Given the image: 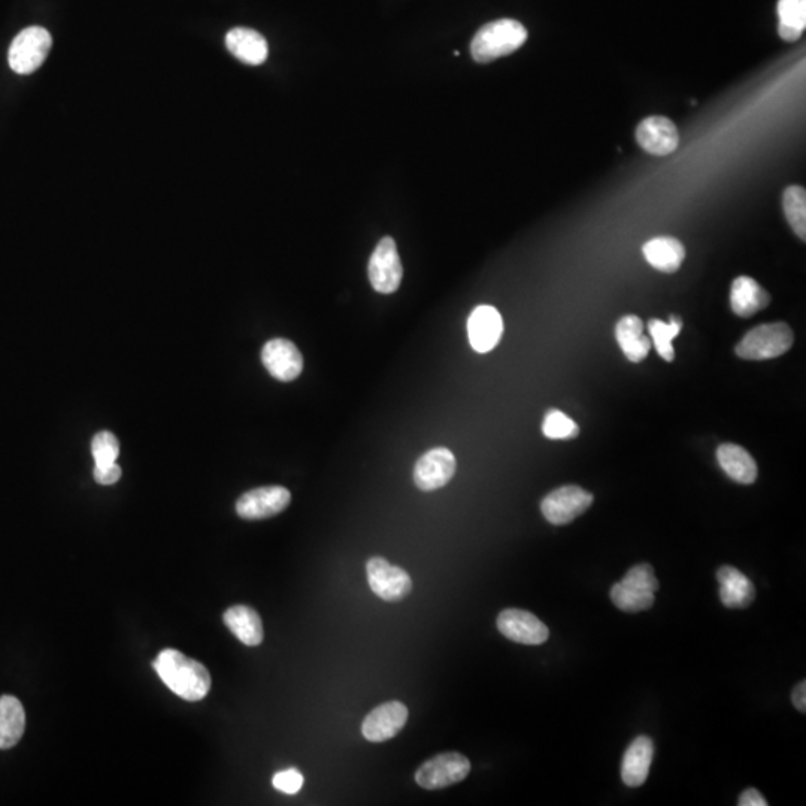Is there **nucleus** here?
I'll use <instances>...</instances> for the list:
<instances>
[{
    "mask_svg": "<svg viewBox=\"0 0 806 806\" xmlns=\"http://www.w3.org/2000/svg\"><path fill=\"white\" fill-rule=\"evenodd\" d=\"M160 680L184 701L199 702L211 690V675L198 660L180 651L163 650L153 663Z\"/></svg>",
    "mask_w": 806,
    "mask_h": 806,
    "instance_id": "1",
    "label": "nucleus"
},
{
    "mask_svg": "<svg viewBox=\"0 0 806 806\" xmlns=\"http://www.w3.org/2000/svg\"><path fill=\"white\" fill-rule=\"evenodd\" d=\"M527 41V30L511 18L492 21L478 30L472 39L471 54L475 62L490 63L517 51Z\"/></svg>",
    "mask_w": 806,
    "mask_h": 806,
    "instance_id": "2",
    "label": "nucleus"
},
{
    "mask_svg": "<svg viewBox=\"0 0 806 806\" xmlns=\"http://www.w3.org/2000/svg\"><path fill=\"white\" fill-rule=\"evenodd\" d=\"M795 335L789 324H762L750 330L736 345V354L744 360H769L783 356L792 348Z\"/></svg>",
    "mask_w": 806,
    "mask_h": 806,
    "instance_id": "3",
    "label": "nucleus"
},
{
    "mask_svg": "<svg viewBox=\"0 0 806 806\" xmlns=\"http://www.w3.org/2000/svg\"><path fill=\"white\" fill-rule=\"evenodd\" d=\"M53 39L44 27H27L21 30L9 48V66L20 75L32 74L41 68L50 53Z\"/></svg>",
    "mask_w": 806,
    "mask_h": 806,
    "instance_id": "4",
    "label": "nucleus"
},
{
    "mask_svg": "<svg viewBox=\"0 0 806 806\" xmlns=\"http://www.w3.org/2000/svg\"><path fill=\"white\" fill-rule=\"evenodd\" d=\"M471 772V762L460 753H442L424 762L415 774L418 786L439 790L465 780Z\"/></svg>",
    "mask_w": 806,
    "mask_h": 806,
    "instance_id": "5",
    "label": "nucleus"
},
{
    "mask_svg": "<svg viewBox=\"0 0 806 806\" xmlns=\"http://www.w3.org/2000/svg\"><path fill=\"white\" fill-rule=\"evenodd\" d=\"M592 493L580 486H563L553 490L541 502L545 520L554 526H565L583 515L592 506Z\"/></svg>",
    "mask_w": 806,
    "mask_h": 806,
    "instance_id": "6",
    "label": "nucleus"
},
{
    "mask_svg": "<svg viewBox=\"0 0 806 806\" xmlns=\"http://www.w3.org/2000/svg\"><path fill=\"white\" fill-rule=\"evenodd\" d=\"M368 274L375 292L392 295L399 289L403 268L395 239L386 236L378 242L369 260Z\"/></svg>",
    "mask_w": 806,
    "mask_h": 806,
    "instance_id": "7",
    "label": "nucleus"
},
{
    "mask_svg": "<svg viewBox=\"0 0 806 806\" xmlns=\"http://www.w3.org/2000/svg\"><path fill=\"white\" fill-rule=\"evenodd\" d=\"M372 592L386 602L403 601L411 593L412 580L405 569L392 565L383 557H372L366 563Z\"/></svg>",
    "mask_w": 806,
    "mask_h": 806,
    "instance_id": "8",
    "label": "nucleus"
},
{
    "mask_svg": "<svg viewBox=\"0 0 806 806\" xmlns=\"http://www.w3.org/2000/svg\"><path fill=\"white\" fill-rule=\"evenodd\" d=\"M457 462L448 448L438 447L424 453L414 466V483L423 492H433L450 483Z\"/></svg>",
    "mask_w": 806,
    "mask_h": 806,
    "instance_id": "9",
    "label": "nucleus"
},
{
    "mask_svg": "<svg viewBox=\"0 0 806 806\" xmlns=\"http://www.w3.org/2000/svg\"><path fill=\"white\" fill-rule=\"evenodd\" d=\"M292 502V493L281 486L259 487L244 493L236 502V512L245 520L275 517Z\"/></svg>",
    "mask_w": 806,
    "mask_h": 806,
    "instance_id": "10",
    "label": "nucleus"
},
{
    "mask_svg": "<svg viewBox=\"0 0 806 806\" xmlns=\"http://www.w3.org/2000/svg\"><path fill=\"white\" fill-rule=\"evenodd\" d=\"M498 629L505 638L523 645H541L550 636V630L536 615L517 608L499 614Z\"/></svg>",
    "mask_w": 806,
    "mask_h": 806,
    "instance_id": "11",
    "label": "nucleus"
},
{
    "mask_svg": "<svg viewBox=\"0 0 806 806\" xmlns=\"http://www.w3.org/2000/svg\"><path fill=\"white\" fill-rule=\"evenodd\" d=\"M262 362L275 380L284 383L296 380L302 374V353L289 339L278 338L266 342L262 351Z\"/></svg>",
    "mask_w": 806,
    "mask_h": 806,
    "instance_id": "12",
    "label": "nucleus"
},
{
    "mask_svg": "<svg viewBox=\"0 0 806 806\" xmlns=\"http://www.w3.org/2000/svg\"><path fill=\"white\" fill-rule=\"evenodd\" d=\"M408 708L392 701L372 709L362 724V733L369 742H386L395 738L408 721Z\"/></svg>",
    "mask_w": 806,
    "mask_h": 806,
    "instance_id": "13",
    "label": "nucleus"
},
{
    "mask_svg": "<svg viewBox=\"0 0 806 806\" xmlns=\"http://www.w3.org/2000/svg\"><path fill=\"white\" fill-rule=\"evenodd\" d=\"M504 335V320L501 312L490 305H480L471 312L468 320V336L472 348L484 354L492 351Z\"/></svg>",
    "mask_w": 806,
    "mask_h": 806,
    "instance_id": "14",
    "label": "nucleus"
},
{
    "mask_svg": "<svg viewBox=\"0 0 806 806\" xmlns=\"http://www.w3.org/2000/svg\"><path fill=\"white\" fill-rule=\"evenodd\" d=\"M636 141L647 153L668 156L680 145V133L674 121L654 115L641 121L636 129Z\"/></svg>",
    "mask_w": 806,
    "mask_h": 806,
    "instance_id": "15",
    "label": "nucleus"
},
{
    "mask_svg": "<svg viewBox=\"0 0 806 806\" xmlns=\"http://www.w3.org/2000/svg\"><path fill=\"white\" fill-rule=\"evenodd\" d=\"M654 757V742L648 736H638L624 753L621 778L629 787H639L647 781Z\"/></svg>",
    "mask_w": 806,
    "mask_h": 806,
    "instance_id": "16",
    "label": "nucleus"
},
{
    "mask_svg": "<svg viewBox=\"0 0 806 806\" xmlns=\"http://www.w3.org/2000/svg\"><path fill=\"white\" fill-rule=\"evenodd\" d=\"M226 47L232 56L247 65L259 66L268 59V42L259 32L247 27L230 30L226 35Z\"/></svg>",
    "mask_w": 806,
    "mask_h": 806,
    "instance_id": "17",
    "label": "nucleus"
},
{
    "mask_svg": "<svg viewBox=\"0 0 806 806\" xmlns=\"http://www.w3.org/2000/svg\"><path fill=\"white\" fill-rule=\"evenodd\" d=\"M771 303L769 293L750 277H739L730 290V308L738 317H753Z\"/></svg>",
    "mask_w": 806,
    "mask_h": 806,
    "instance_id": "18",
    "label": "nucleus"
},
{
    "mask_svg": "<svg viewBox=\"0 0 806 806\" xmlns=\"http://www.w3.org/2000/svg\"><path fill=\"white\" fill-rule=\"evenodd\" d=\"M720 599L726 608L742 609L753 604L756 589L753 583L733 566H723L717 572Z\"/></svg>",
    "mask_w": 806,
    "mask_h": 806,
    "instance_id": "19",
    "label": "nucleus"
},
{
    "mask_svg": "<svg viewBox=\"0 0 806 806\" xmlns=\"http://www.w3.org/2000/svg\"><path fill=\"white\" fill-rule=\"evenodd\" d=\"M615 338L623 350L624 356L633 363L642 362L650 353L651 339L644 335V323L636 315L620 318L615 327Z\"/></svg>",
    "mask_w": 806,
    "mask_h": 806,
    "instance_id": "20",
    "label": "nucleus"
},
{
    "mask_svg": "<svg viewBox=\"0 0 806 806\" xmlns=\"http://www.w3.org/2000/svg\"><path fill=\"white\" fill-rule=\"evenodd\" d=\"M645 260L657 271L674 274L683 265L686 250L678 239L659 236L651 239L642 248Z\"/></svg>",
    "mask_w": 806,
    "mask_h": 806,
    "instance_id": "21",
    "label": "nucleus"
},
{
    "mask_svg": "<svg viewBox=\"0 0 806 806\" xmlns=\"http://www.w3.org/2000/svg\"><path fill=\"white\" fill-rule=\"evenodd\" d=\"M224 624L230 632L248 647H257L263 642L262 618L250 606L236 605L223 615Z\"/></svg>",
    "mask_w": 806,
    "mask_h": 806,
    "instance_id": "22",
    "label": "nucleus"
},
{
    "mask_svg": "<svg viewBox=\"0 0 806 806\" xmlns=\"http://www.w3.org/2000/svg\"><path fill=\"white\" fill-rule=\"evenodd\" d=\"M717 460L727 477L736 483L753 484L757 480L756 460L741 445H720Z\"/></svg>",
    "mask_w": 806,
    "mask_h": 806,
    "instance_id": "23",
    "label": "nucleus"
},
{
    "mask_svg": "<svg viewBox=\"0 0 806 806\" xmlns=\"http://www.w3.org/2000/svg\"><path fill=\"white\" fill-rule=\"evenodd\" d=\"M26 729V712L14 696L0 698V750L15 747Z\"/></svg>",
    "mask_w": 806,
    "mask_h": 806,
    "instance_id": "24",
    "label": "nucleus"
},
{
    "mask_svg": "<svg viewBox=\"0 0 806 806\" xmlns=\"http://www.w3.org/2000/svg\"><path fill=\"white\" fill-rule=\"evenodd\" d=\"M778 33L787 42L798 41L806 27V0H778Z\"/></svg>",
    "mask_w": 806,
    "mask_h": 806,
    "instance_id": "25",
    "label": "nucleus"
},
{
    "mask_svg": "<svg viewBox=\"0 0 806 806\" xmlns=\"http://www.w3.org/2000/svg\"><path fill=\"white\" fill-rule=\"evenodd\" d=\"M683 329V320L677 315H672L669 323L653 318L648 323V332H650L651 344L656 348L657 353L666 362H674L675 350L672 341L680 335Z\"/></svg>",
    "mask_w": 806,
    "mask_h": 806,
    "instance_id": "26",
    "label": "nucleus"
},
{
    "mask_svg": "<svg viewBox=\"0 0 806 806\" xmlns=\"http://www.w3.org/2000/svg\"><path fill=\"white\" fill-rule=\"evenodd\" d=\"M784 214L792 226L793 232L805 241L806 239V192L804 187L790 186L784 192Z\"/></svg>",
    "mask_w": 806,
    "mask_h": 806,
    "instance_id": "27",
    "label": "nucleus"
},
{
    "mask_svg": "<svg viewBox=\"0 0 806 806\" xmlns=\"http://www.w3.org/2000/svg\"><path fill=\"white\" fill-rule=\"evenodd\" d=\"M656 593L635 589L623 583H617L611 589V601L624 612L647 611L654 605Z\"/></svg>",
    "mask_w": 806,
    "mask_h": 806,
    "instance_id": "28",
    "label": "nucleus"
},
{
    "mask_svg": "<svg viewBox=\"0 0 806 806\" xmlns=\"http://www.w3.org/2000/svg\"><path fill=\"white\" fill-rule=\"evenodd\" d=\"M542 433L548 439H574L580 435V427L565 412L550 409L545 414Z\"/></svg>",
    "mask_w": 806,
    "mask_h": 806,
    "instance_id": "29",
    "label": "nucleus"
},
{
    "mask_svg": "<svg viewBox=\"0 0 806 806\" xmlns=\"http://www.w3.org/2000/svg\"><path fill=\"white\" fill-rule=\"evenodd\" d=\"M92 454L96 466H105L115 463L120 454V444L117 436L111 432H101L93 438Z\"/></svg>",
    "mask_w": 806,
    "mask_h": 806,
    "instance_id": "30",
    "label": "nucleus"
},
{
    "mask_svg": "<svg viewBox=\"0 0 806 806\" xmlns=\"http://www.w3.org/2000/svg\"><path fill=\"white\" fill-rule=\"evenodd\" d=\"M620 583L635 587V589L645 590V592L656 593L659 590V580H657L656 572H654L653 566L648 565V563L633 566Z\"/></svg>",
    "mask_w": 806,
    "mask_h": 806,
    "instance_id": "31",
    "label": "nucleus"
},
{
    "mask_svg": "<svg viewBox=\"0 0 806 806\" xmlns=\"http://www.w3.org/2000/svg\"><path fill=\"white\" fill-rule=\"evenodd\" d=\"M303 775L301 771L296 768L286 769V771L277 772L272 778V784H274L275 789L280 790V792L286 793V795H296V793L301 792L303 787Z\"/></svg>",
    "mask_w": 806,
    "mask_h": 806,
    "instance_id": "32",
    "label": "nucleus"
},
{
    "mask_svg": "<svg viewBox=\"0 0 806 806\" xmlns=\"http://www.w3.org/2000/svg\"><path fill=\"white\" fill-rule=\"evenodd\" d=\"M93 475H95L96 483L102 484V486H112V484H115L118 480H120L121 468L117 465V463H111V465L105 466H95Z\"/></svg>",
    "mask_w": 806,
    "mask_h": 806,
    "instance_id": "33",
    "label": "nucleus"
},
{
    "mask_svg": "<svg viewBox=\"0 0 806 806\" xmlns=\"http://www.w3.org/2000/svg\"><path fill=\"white\" fill-rule=\"evenodd\" d=\"M741 806H768V801L756 789H748L739 796Z\"/></svg>",
    "mask_w": 806,
    "mask_h": 806,
    "instance_id": "34",
    "label": "nucleus"
},
{
    "mask_svg": "<svg viewBox=\"0 0 806 806\" xmlns=\"http://www.w3.org/2000/svg\"><path fill=\"white\" fill-rule=\"evenodd\" d=\"M793 704H795L796 709H799L801 712L806 711V683L802 681L796 686V689L793 690L792 695Z\"/></svg>",
    "mask_w": 806,
    "mask_h": 806,
    "instance_id": "35",
    "label": "nucleus"
}]
</instances>
